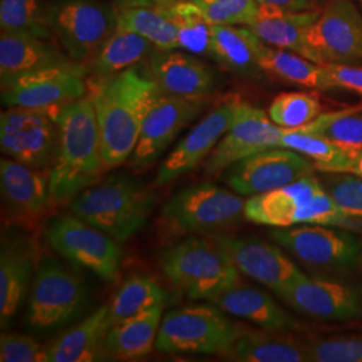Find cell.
Here are the masks:
<instances>
[{"instance_id": "cell-1", "label": "cell", "mask_w": 362, "mask_h": 362, "mask_svg": "<svg viewBox=\"0 0 362 362\" xmlns=\"http://www.w3.org/2000/svg\"><path fill=\"white\" fill-rule=\"evenodd\" d=\"M101 136L106 170L122 165L133 153L144 119L163 95L151 76L137 66L112 77L94 78L90 94Z\"/></svg>"}, {"instance_id": "cell-2", "label": "cell", "mask_w": 362, "mask_h": 362, "mask_svg": "<svg viewBox=\"0 0 362 362\" xmlns=\"http://www.w3.org/2000/svg\"><path fill=\"white\" fill-rule=\"evenodd\" d=\"M57 121L59 145L49 176L54 203H67L98 182L106 167L90 95L65 105Z\"/></svg>"}, {"instance_id": "cell-3", "label": "cell", "mask_w": 362, "mask_h": 362, "mask_svg": "<svg viewBox=\"0 0 362 362\" xmlns=\"http://www.w3.org/2000/svg\"><path fill=\"white\" fill-rule=\"evenodd\" d=\"M156 194L129 175H112L78 194L70 211L91 226L127 242L140 233L155 208Z\"/></svg>"}, {"instance_id": "cell-4", "label": "cell", "mask_w": 362, "mask_h": 362, "mask_svg": "<svg viewBox=\"0 0 362 362\" xmlns=\"http://www.w3.org/2000/svg\"><path fill=\"white\" fill-rule=\"evenodd\" d=\"M245 218L275 228L298 224H321L338 228H360L361 221L345 216L314 175L285 187L251 196L245 206Z\"/></svg>"}, {"instance_id": "cell-5", "label": "cell", "mask_w": 362, "mask_h": 362, "mask_svg": "<svg viewBox=\"0 0 362 362\" xmlns=\"http://www.w3.org/2000/svg\"><path fill=\"white\" fill-rule=\"evenodd\" d=\"M161 272L194 300H212L239 284V270L214 239L188 238L164 250Z\"/></svg>"}, {"instance_id": "cell-6", "label": "cell", "mask_w": 362, "mask_h": 362, "mask_svg": "<svg viewBox=\"0 0 362 362\" xmlns=\"http://www.w3.org/2000/svg\"><path fill=\"white\" fill-rule=\"evenodd\" d=\"M89 305V288L79 272L55 258L39 263L27 302L26 324L52 332L76 321Z\"/></svg>"}, {"instance_id": "cell-7", "label": "cell", "mask_w": 362, "mask_h": 362, "mask_svg": "<svg viewBox=\"0 0 362 362\" xmlns=\"http://www.w3.org/2000/svg\"><path fill=\"white\" fill-rule=\"evenodd\" d=\"M216 305H191L169 311L156 339L161 353L226 356L243 329Z\"/></svg>"}, {"instance_id": "cell-8", "label": "cell", "mask_w": 362, "mask_h": 362, "mask_svg": "<svg viewBox=\"0 0 362 362\" xmlns=\"http://www.w3.org/2000/svg\"><path fill=\"white\" fill-rule=\"evenodd\" d=\"M47 21L66 54L88 64L117 30L118 8L100 0H50Z\"/></svg>"}, {"instance_id": "cell-9", "label": "cell", "mask_w": 362, "mask_h": 362, "mask_svg": "<svg viewBox=\"0 0 362 362\" xmlns=\"http://www.w3.org/2000/svg\"><path fill=\"white\" fill-rule=\"evenodd\" d=\"M246 202L223 187L202 182L175 194L161 218L177 233H209L227 230L245 216Z\"/></svg>"}, {"instance_id": "cell-10", "label": "cell", "mask_w": 362, "mask_h": 362, "mask_svg": "<svg viewBox=\"0 0 362 362\" xmlns=\"http://www.w3.org/2000/svg\"><path fill=\"white\" fill-rule=\"evenodd\" d=\"M61 110V109H59ZM59 110L10 106L0 115L1 153L34 168L50 170L55 163Z\"/></svg>"}, {"instance_id": "cell-11", "label": "cell", "mask_w": 362, "mask_h": 362, "mask_svg": "<svg viewBox=\"0 0 362 362\" xmlns=\"http://www.w3.org/2000/svg\"><path fill=\"white\" fill-rule=\"evenodd\" d=\"M46 239L73 264L88 269L107 284L118 279L122 259L119 242L73 212L54 218L46 228Z\"/></svg>"}, {"instance_id": "cell-12", "label": "cell", "mask_w": 362, "mask_h": 362, "mask_svg": "<svg viewBox=\"0 0 362 362\" xmlns=\"http://www.w3.org/2000/svg\"><path fill=\"white\" fill-rule=\"evenodd\" d=\"M302 263L318 269H353L362 262V242L353 233L321 224H298L270 233Z\"/></svg>"}, {"instance_id": "cell-13", "label": "cell", "mask_w": 362, "mask_h": 362, "mask_svg": "<svg viewBox=\"0 0 362 362\" xmlns=\"http://www.w3.org/2000/svg\"><path fill=\"white\" fill-rule=\"evenodd\" d=\"M314 163L297 151L276 146L248 156L221 172V180L240 196H255L310 176Z\"/></svg>"}, {"instance_id": "cell-14", "label": "cell", "mask_w": 362, "mask_h": 362, "mask_svg": "<svg viewBox=\"0 0 362 362\" xmlns=\"http://www.w3.org/2000/svg\"><path fill=\"white\" fill-rule=\"evenodd\" d=\"M88 67L73 62L19 78L1 86L4 106L59 110L88 93Z\"/></svg>"}, {"instance_id": "cell-15", "label": "cell", "mask_w": 362, "mask_h": 362, "mask_svg": "<svg viewBox=\"0 0 362 362\" xmlns=\"http://www.w3.org/2000/svg\"><path fill=\"white\" fill-rule=\"evenodd\" d=\"M284 132L262 109L236 101L231 128L208 156L204 173L221 175L224 169L242 158L281 146Z\"/></svg>"}, {"instance_id": "cell-16", "label": "cell", "mask_w": 362, "mask_h": 362, "mask_svg": "<svg viewBox=\"0 0 362 362\" xmlns=\"http://www.w3.org/2000/svg\"><path fill=\"white\" fill-rule=\"evenodd\" d=\"M306 42L320 65L362 62V16L350 0H332L311 25Z\"/></svg>"}, {"instance_id": "cell-17", "label": "cell", "mask_w": 362, "mask_h": 362, "mask_svg": "<svg viewBox=\"0 0 362 362\" xmlns=\"http://www.w3.org/2000/svg\"><path fill=\"white\" fill-rule=\"evenodd\" d=\"M290 308L324 321L362 318V287L329 278H302L276 294Z\"/></svg>"}, {"instance_id": "cell-18", "label": "cell", "mask_w": 362, "mask_h": 362, "mask_svg": "<svg viewBox=\"0 0 362 362\" xmlns=\"http://www.w3.org/2000/svg\"><path fill=\"white\" fill-rule=\"evenodd\" d=\"M204 106V98L161 95L144 119L130 164L134 168H145L155 163L181 130L203 112Z\"/></svg>"}, {"instance_id": "cell-19", "label": "cell", "mask_w": 362, "mask_h": 362, "mask_svg": "<svg viewBox=\"0 0 362 362\" xmlns=\"http://www.w3.org/2000/svg\"><path fill=\"white\" fill-rule=\"evenodd\" d=\"M212 239L239 272L269 287L275 294L305 275L294 262L270 243L226 235H214Z\"/></svg>"}, {"instance_id": "cell-20", "label": "cell", "mask_w": 362, "mask_h": 362, "mask_svg": "<svg viewBox=\"0 0 362 362\" xmlns=\"http://www.w3.org/2000/svg\"><path fill=\"white\" fill-rule=\"evenodd\" d=\"M236 101L219 105L211 110L180 143L173 148L161 164L157 184H167L196 168L216 148L228 132L235 116Z\"/></svg>"}, {"instance_id": "cell-21", "label": "cell", "mask_w": 362, "mask_h": 362, "mask_svg": "<svg viewBox=\"0 0 362 362\" xmlns=\"http://www.w3.org/2000/svg\"><path fill=\"white\" fill-rule=\"evenodd\" d=\"M0 188L7 212L21 221H37L52 206L50 176L13 158L0 160Z\"/></svg>"}, {"instance_id": "cell-22", "label": "cell", "mask_w": 362, "mask_h": 362, "mask_svg": "<svg viewBox=\"0 0 362 362\" xmlns=\"http://www.w3.org/2000/svg\"><path fill=\"white\" fill-rule=\"evenodd\" d=\"M148 69L163 95L204 98L215 88L212 70L189 52L157 50Z\"/></svg>"}, {"instance_id": "cell-23", "label": "cell", "mask_w": 362, "mask_h": 362, "mask_svg": "<svg viewBox=\"0 0 362 362\" xmlns=\"http://www.w3.org/2000/svg\"><path fill=\"white\" fill-rule=\"evenodd\" d=\"M35 263L33 243L21 235L7 233L0 251V325L7 329L21 310Z\"/></svg>"}, {"instance_id": "cell-24", "label": "cell", "mask_w": 362, "mask_h": 362, "mask_svg": "<svg viewBox=\"0 0 362 362\" xmlns=\"http://www.w3.org/2000/svg\"><path fill=\"white\" fill-rule=\"evenodd\" d=\"M49 39L1 31L0 34V81L6 86L19 78L73 64Z\"/></svg>"}, {"instance_id": "cell-25", "label": "cell", "mask_w": 362, "mask_h": 362, "mask_svg": "<svg viewBox=\"0 0 362 362\" xmlns=\"http://www.w3.org/2000/svg\"><path fill=\"white\" fill-rule=\"evenodd\" d=\"M113 326L109 317V305L100 306L81 324L71 327L64 336L47 346L49 362H95L109 360L110 353L106 338Z\"/></svg>"}, {"instance_id": "cell-26", "label": "cell", "mask_w": 362, "mask_h": 362, "mask_svg": "<svg viewBox=\"0 0 362 362\" xmlns=\"http://www.w3.org/2000/svg\"><path fill=\"white\" fill-rule=\"evenodd\" d=\"M318 16L320 11L317 10L287 11L270 6H260L257 21L248 27L266 45L297 52L318 64L306 42V34Z\"/></svg>"}, {"instance_id": "cell-27", "label": "cell", "mask_w": 362, "mask_h": 362, "mask_svg": "<svg viewBox=\"0 0 362 362\" xmlns=\"http://www.w3.org/2000/svg\"><path fill=\"white\" fill-rule=\"evenodd\" d=\"M219 309L257 325L266 332H287L297 326L296 320L287 314L267 293L240 282L211 300Z\"/></svg>"}, {"instance_id": "cell-28", "label": "cell", "mask_w": 362, "mask_h": 362, "mask_svg": "<svg viewBox=\"0 0 362 362\" xmlns=\"http://www.w3.org/2000/svg\"><path fill=\"white\" fill-rule=\"evenodd\" d=\"M262 45L248 26H214L211 58L239 76L257 77L263 71L259 65Z\"/></svg>"}, {"instance_id": "cell-29", "label": "cell", "mask_w": 362, "mask_h": 362, "mask_svg": "<svg viewBox=\"0 0 362 362\" xmlns=\"http://www.w3.org/2000/svg\"><path fill=\"white\" fill-rule=\"evenodd\" d=\"M163 310L164 305H158L113 325L106 338L110 356L119 360H139L151 354L156 348Z\"/></svg>"}, {"instance_id": "cell-30", "label": "cell", "mask_w": 362, "mask_h": 362, "mask_svg": "<svg viewBox=\"0 0 362 362\" xmlns=\"http://www.w3.org/2000/svg\"><path fill=\"white\" fill-rule=\"evenodd\" d=\"M143 6L160 8L173 21L179 31L180 49L194 55L211 57L214 25L194 0H145Z\"/></svg>"}, {"instance_id": "cell-31", "label": "cell", "mask_w": 362, "mask_h": 362, "mask_svg": "<svg viewBox=\"0 0 362 362\" xmlns=\"http://www.w3.org/2000/svg\"><path fill=\"white\" fill-rule=\"evenodd\" d=\"M259 65L264 73L287 83L317 90H332L324 66L297 52L272 47L263 42L259 52Z\"/></svg>"}, {"instance_id": "cell-32", "label": "cell", "mask_w": 362, "mask_h": 362, "mask_svg": "<svg viewBox=\"0 0 362 362\" xmlns=\"http://www.w3.org/2000/svg\"><path fill=\"white\" fill-rule=\"evenodd\" d=\"M224 357L238 362L309 361L308 345H300L284 337L246 330L236 338Z\"/></svg>"}, {"instance_id": "cell-33", "label": "cell", "mask_w": 362, "mask_h": 362, "mask_svg": "<svg viewBox=\"0 0 362 362\" xmlns=\"http://www.w3.org/2000/svg\"><path fill=\"white\" fill-rule=\"evenodd\" d=\"M152 47L141 35L117 28L91 58L90 73L94 78L112 77L141 62Z\"/></svg>"}, {"instance_id": "cell-34", "label": "cell", "mask_w": 362, "mask_h": 362, "mask_svg": "<svg viewBox=\"0 0 362 362\" xmlns=\"http://www.w3.org/2000/svg\"><path fill=\"white\" fill-rule=\"evenodd\" d=\"M117 28L141 35L157 50L180 49L177 27L167 13L156 7L133 6L118 8Z\"/></svg>"}, {"instance_id": "cell-35", "label": "cell", "mask_w": 362, "mask_h": 362, "mask_svg": "<svg viewBox=\"0 0 362 362\" xmlns=\"http://www.w3.org/2000/svg\"><path fill=\"white\" fill-rule=\"evenodd\" d=\"M165 291L146 275H132L118 288L109 303V317L115 325L165 303Z\"/></svg>"}, {"instance_id": "cell-36", "label": "cell", "mask_w": 362, "mask_h": 362, "mask_svg": "<svg viewBox=\"0 0 362 362\" xmlns=\"http://www.w3.org/2000/svg\"><path fill=\"white\" fill-rule=\"evenodd\" d=\"M281 146L306 156L322 173H341L353 156L322 136L300 128L285 129Z\"/></svg>"}, {"instance_id": "cell-37", "label": "cell", "mask_w": 362, "mask_h": 362, "mask_svg": "<svg viewBox=\"0 0 362 362\" xmlns=\"http://www.w3.org/2000/svg\"><path fill=\"white\" fill-rule=\"evenodd\" d=\"M0 28L6 33L52 38L47 3L43 0H1Z\"/></svg>"}, {"instance_id": "cell-38", "label": "cell", "mask_w": 362, "mask_h": 362, "mask_svg": "<svg viewBox=\"0 0 362 362\" xmlns=\"http://www.w3.org/2000/svg\"><path fill=\"white\" fill-rule=\"evenodd\" d=\"M358 109L320 115L302 130L320 134L344 151L356 155L362 151V115Z\"/></svg>"}, {"instance_id": "cell-39", "label": "cell", "mask_w": 362, "mask_h": 362, "mask_svg": "<svg viewBox=\"0 0 362 362\" xmlns=\"http://www.w3.org/2000/svg\"><path fill=\"white\" fill-rule=\"evenodd\" d=\"M322 106L318 98L309 93L290 91L279 94L269 107L272 122L284 129H296L315 119Z\"/></svg>"}, {"instance_id": "cell-40", "label": "cell", "mask_w": 362, "mask_h": 362, "mask_svg": "<svg viewBox=\"0 0 362 362\" xmlns=\"http://www.w3.org/2000/svg\"><path fill=\"white\" fill-rule=\"evenodd\" d=\"M214 26H250L257 21V0H194Z\"/></svg>"}, {"instance_id": "cell-41", "label": "cell", "mask_w": 362, "mask_h": 362, "mask_svg": "<svg viewBox=\"0 0 362 362\" xmlns=\"http://www.w3.org/2000/svg\"><path fill=\"white\" fill-rule=\"evenodd\" d=\"M325 189L349 219L362 223V177L351 173H325Z\"/></svg>"}, {"instance_id": "cell-42", "label": "cell", "mask_w": 362, "mask_h": 362, "mask_svg": "<svg viewBox=\"0 0 362 362\" xmlns=\"http://www.w3.org/2000/svg\"><path fill=\"white\" fill-rule=\"evenodd\" d=\"M309 361L362 362V338H330L308 344Z\"/></svg>"}, {"instance_id": "cell-43", "label": "cell", "mask_w": 362, "mask_h": 362, "mask_svg": "<svg viewBox=\"0 0 362 362\" xmlns=\"http://www.w3.org/2000/svg\"><path fill=\"white\" fill-rule=\"evenodd\" d=\"M0 361L47 362V348L31 337L4 333L0 337Z\"/></svg>"}, {"instance_id": "cell-44", "label": "cell", "mask_w": 362, "mask_h": 362, "mask_svg": "<svg viewBox=\"0 0 362 362\" xmlns=\"http://www.w3.org/2000/svg\"><path fill=\"white\" fill-rule=\"evenodd\" d=\"M327 82L334 89L353 91L362 95V67L348 64H325Z\"/></svg>"}, {"instance_id": "cell-45", "label": "cell", "mask_w": 362, "mask_h": 362, "mask_svg": "<svg viewBox=\"0 0 362 362\" xmlns=\"http://www.w3.org/2000/svg\"><path fill=\"white\" fill-rule=\"evenodd\" d=\"M260 6H270L287 11H310L320 0H257Z\"/></svg>"}, {"instance_id": "cell-46", "label": "cell", "mask_w": 362, "mask_h": 362, "mask_svg": "<svg viewBox=\"0 0 362 362\" xmlns=\"http://www.w3.org/2000/svg\"><path fill=\"white\" fill-rule=\"evenodd\" d=\"M341 173H351L362 177V151L350 157L349 163L345 165Z\"/></svg>"}, {"instance_id": "cell-47", "label": "cell", "mask_w": 362, "mask_h": 362, "mask_svg": "<svg viewBox=\"0 0 362 362\" xmlns=\"http://www.w3.org/2000/svg\"><path fill=\"white\" fill-rule=\"evenodd\" d=\"M117 4V8L122 7H133V6H141L145 0H113Z\"/></svg>"}, {"instance_id": "cell-48", "label": "cell", "mask_w": 362, "mask_h": 362, "mask_svg": "<svg viewBox=\"0 0 362 362\" xmlns=\"http://www.w3.org/2000/svg\"><path fill=\"white\" fill-rule=\"evenodd\" d=\"M357 109H358V110H360V109H362V104L360 105V106H358V107H357Z\"/></svg>"}]
</instances>
